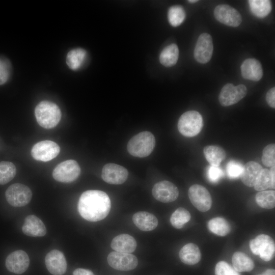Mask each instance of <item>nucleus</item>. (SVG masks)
<instances>
[{
  "label": "nucleus",
  "mask_w": 275,
  "mask_h": 275,
  "mask_svg": "<svg viewBox=\"0 0 275 275\" xmlns=\"http://www.w3.org/2000/svg\"><path fill=\"white\" fill-rule=\"evenodd\" d=\"M152 195L158 201L169 203L175 201L179 196L177 186L168 181H161L156 183L152 188Z\"/></svg>",
  "instance_id": "12"
},
{
  "label": "nucleus",
  "mask_w": 275,
  "mask_h": 275,
  "mask_svg": "<svg viewBox=\"0 0 275 275\" xmlns=\"http://www.w3.org/2000/svg\"><path fill=\"white\" fill-rule=\"evenodd\" d=\"M243 166L239 162L231 160L227 164V172L228 177L231 179H236L240 177L242 172Z\"/></svg>",
  "instance_id": "38"
},
{
  "label": "nucleus",
  "mask_w": 275,
  "mask_h": 275,
  "mask_svg": "<svg viewBox=\"0 0 275 275\" xmlns=\"http://www.w3.org/2000/svg\"><path fill=\"white\" fill-rule=\"evenodd\" d=\"M22 230L25 235L32 237H41L46 233L44 224L34 215H30L25 218Z\"/></svg>",
  "instance_id": "19"
},
{
  "label": "nucleus",
  "mask_w": 275,
  "mask_h": 275,
  "mask_svg": "<svg viewBox=\"0 0 275 275\" xmlns=\"http://www.w3.org/2000/svg\"><path fill=\"white\" fill-rule=\"evenodd\" d=\"M107 262L112 268L121 271L132 270L138 264V259L134 255L116 251L112 252L108 254Z\"/></svg>",
  "instance_id": "10"
},
{
  "label": "nucleus",
  "mask_w": 275,
  "mask_h": 275,
  "mask_svg": "<svg viewBox=\"0 0 275 275\" xmlns=\"http://www.w3.org/2000/svg\"><path fill=\"white\" fill-rule=\"evenodd\" d=\"M262 161L266 167H271L275 163V145H267L263 150Z\"/></svg>",
  "instance_id": "35"
},
{
  "label": "nucleus",
  "mask_w": 275,
  "mask_h": 275,
  "mask_svg": "<svg viewBox=\"0 0 275 275\" xmlns=\"http://www.w3.org/2000/svg\"><path fill=\"white\" fill-rule=\"evenodd\" d=\"M203 152L206 160L213 166L219 167L226 156L225 150L217 146H207Z\"/></svg>",
  "instance_id": "24"
},
{
  "label": "nucleus",
  "mask_w": 275,
  "mask_h": 275,
  "mask_svg": "<svg viewBox=\"0 0 275 275\" xmlns=\"http://www.w3.org/2000/svg\"><path fill=\"white\" fill-rule=\"evenodd\" d=\"M30 259L23 251L17 250L11 253L6 260L7 269L16 274L24 272L29 267Z\"/></svg>",
  "instance_id": "16"
},
{
  "label": "nucleus",
  "mask_w": 275,
  "mask_h": 275,
  "mask_svg": "<svg viewBox=\"0 0 275 275\" xmlns=\"http://www.w3.org/2000/svg\"><path fill=\"white\" fill-rule=\"evenodd\" d=\"M270 172L271 178V187L272 188H274V176H275V166L274 165L271 167Z\"/></svg>",
  "instance_id": "42"
},
{
  "label": "nucleus",
  "mask_w": 275,
  "mask_h": 275,
  "mask_svg": "<svg viewBox=\"0 0 275 275\" xmlns=\"http://www.w3.org/2000/svg\"><path fill=\"white\" fill-rule=\"evenodd\" d=\"M47 269L53 275H63L67 269V262L64 254L60 251L53 250L45 258Z\"/></svg>",
  "instance_id": "17"
},
{
  "label": "nucleus",
  "mask_w": 275,
  "mask_h": 275,
  "mask_svg": "<svg viewBox=\"0 0 275 275\" xmlns=\"http://www.w3.org/2000/svg\"><path fill=\"white\" fill-rule=\"evenodd\" d=\"M186 13L183 8L181 6L171 7L168 11V18L169 23L173 26L180 25L184 20Z\"/></svg>",
  "instance_id": "33"
},
{
  "label": "nucleus",
  "mask_w": 275,
  "mask_h": 275,
  "mask_svg": "<svg viewBox=\"0 0 275 275\" xmlns=\"http://www.w3.org/2000/svg\"><path fill=\"white\" fill-rule=\"evenodd\" d=\"M178 57V47L176 44L173 43L167 46L162 50L159 56V61L166 67H171L176 64Z\"/></svg>",
  "instance_id": "26"
},
{
  "label": "nucleus",
  "mask_w": 275,
  "mask_h": 275,
  "mask_svg": "<svg viewBox=\"0 0 275 275\" xmlns=\"http://www.w3.org/2000/svg\"><path fill=\"white\" fill-rule=\"evenodd\" d=\"M136 245V240L132 236L122 234L113 238L111 246L116 252L131 253L135 251Z\"/></svg>",
  "instance_id": "21"
},
{
  "label": "nucleus",
  "mask_w": 275,
  "mask_h": 275,
  "mask_svg": "<svg viewBox=\"0 0 275 275\" xmlns=\"http://www.w3.org/2000/svg\"><path fill=\"white\" fill-rule=\"evenodd\" d=\"M60 147L51 141H43L34 145L31 150V155L37 160L48 161L55 158L60 153Z\"/></svg>",
  "instance_id": "11"
},
{
  "label": "nucleus",
  "mask_w": 275,
  "mask_h": 275,
  "mask_svg": "<svg viewBox=\"0 0 275 275\" xmlns=\"http://www.w3.org/2000/svg\"><path fill=\"white\" fill-rule=\"evenodd\" d=\"M203 126L201 114L196 111L183 113L179 118L178 129L180 133L186 137H193L200 133Z\"/></svg>",
  "instance_id": "4"
},
{
  "label": "nucleus",
  "mask_w": 275,
  "mask_h": 275,
  "mask_svg": "<svg viewBox=\"0 0 275 275\" xmlns=\"http://www.w3.org/2000/svg\"><path fill=\"white\" fill-rule=\"evenodd\" d=\"M266 100L268 104L271 107H275V88L273 87L268 91L266 95Z\"/></svg>",
  "instance_id": "40"
},
{
  "label": "nucleus",
  "mask_w": 275,
  "mask_h": 275,
  "mask_svg": "<svg viewBox=\"0 0 275 275\" xmlns=\"http://www.w3.org/2000/svg\"><path fill=\"white\" fill-rule=\"evenodd\" d=\"M242 77L246 79L259 81L263 76V70L261 63L255 59H247L243 61L240 67Z\"/></svg>",
  "instance_id": "18"
},
{
  "label": "nucleus",
  "mask_w": 275,
  "mask_h": 275,
  "mask_svg": "<svg viewBox=\"0 0 275 275\" xmlns=\"http://www.w3.org/2000/svg\"><path fill=\"white\" fill-rule=\"evenodd\" d=\"M155 145L153 134L149 131H143L133 136L128 142L127 149L133 156L145 157L153 151Z\"/></svg>",
  "instance_id": "3"
},
{
  "label": "nucleus",
  "mask_w": 275,
  "mask_h": 275,
  "mask_svg": "<svg viewBox=\"0 0 275 275\" xmlns=\"http://www.w3.org/2000/svg\"><path fill=\"white\" fill-rule=\"evenodd\" d=\"M263 169L258 163L250 161L246 162L243 167L242 172L240 176L243 183L247 186H254L256 179Z\"/></svg>",
  "instance_id": "22"
},
{
  "label": "nucleus",
  "mask_w": 275,
  "mask_h": 275,
  "mask_svg": "<svg viewBox=\"0 0 275 275\" xmlns=\"http://www.w3.org/2000/svg\"><path fill=\"white\" fill-rule=\"evenodd\" d=\"M73 275H95L93 272L89 269L84 268H77L73 272Z\"/></svg>",
  "instance_id": "41"
},
{
  "label": "nucleus",
  "mask_w": 275,
  "mask_h": 275,
  "mask_svg": "<svg viewBox=\"0 0 275 275\" xmlns=\"http://www.w3.org/2000/svg\"><path fill=\"white\" fill-rule=\"evenodd\" d=\"M257 204L261 207L265 209H272L275 206L274 190H263L256 195Z\"/></svg>",
  "instance_id": "30"
},
{
  "label": "nucleus",
  "mask_w": 275,
  "mask_h": 275,
  "mask_svg": "<svg viewBox=\"0 0 275 275\" xmlns=\"http://www.w3.org/2000/svg\"><path fill=\"white\" fill-rule=\"evenodd\" d=\"M111 207L108 196L104 191L89 190L80 196L77 209L81 216L92 222H98L105 218Z\"/></svg>",
  "instance_id": "1"
},
{
  "label": "nucleus",
  "mask_w": 275,
  "mask_h": 275,
  "mask_svg": "<svg viewBox=\"0 0 275 275\" xmlns=\"http://www.w3.org/2000/svg\"><path fill=\"white\" fill-rule=\"evenodd\" d=\"M80 168L74 160H67L61 162L53 170L52 176L54 180L63 182L70 183L79 176Z\"/></svg>",
  "instance_id": "6"
},
{
  "label": "nucleus",
  "mask_w": 275,
  "mask_h": 275,
  "mask_svg": "<svg viewBox=\"0 0 275 275\" xmlns=\"http://www.w3.org/2000/svg\"><path fill=\"white\" fill-rule=\"evenodd\" d=\"M188 195L192 204L199 211L206 212L212 205V199L208 190L204 186L194 184L188 191Z\"/></svg>",
  "instance_id": "9"
},
{
  "label": "nucleus",
  "mask_w": 275,
  "mask_h": 275,
  "mask_svg": "<svg viewBox=\"0 0 275 275\" xmlns=\"http://www.w3.org/2000/svg\"><path fill=\"white\" fill-rule=\"evenodd\" d=\"M250 8L253 14L258 17L268 15L272 9V5L268 0H249Z\"/></svg>",
  "instance_id": "29"
},
{
  "label": "nucleus",
  "mask_w": 275,
  "mask_h": 275,
  "mask_svg": "<svg viewBox=\"0 0 275 275\" xmlns=\"http://www.w3.org/2000/svg\"><path fill=\"white\" fill-rule=\"evenodd\" d=\"M233 268L238 272L250 271L254 267L253 261L245 254L235 252L232 258Z\"/></svg>",
  "instance_id": "25"
},
{
  "label": "nucleus",
  "mask_w": 275,
  "mask_h": 275,
  "mask_svg": "<svg viewBox=\"0 0 275 275\" xmlns=\"http://www.w3.org/2000/svg\"><path fill=\"white\" fill-rule=\"evenodd\" d=\"M87 57L86 51L80 48L70 50L66 57V63L68 66L73 70L79 69L83 65Z\"/></svg>",
  "instance_id": "27"
},
{
  "label": "nucleus",
  "mask_w": 275,
  "mask_h": 275,
  "mask_svg": "<svg viewBox=\"0 0 275 275\" xmlns=\"http://www.w3.org/2000/svg\"><path fill=\"white\" fill-rule=\"evenodd\" d=\"M247 92V89L244 85L235 86L232 84L228 83L222 88L218 96V100L222 106H228L239 102L245 96Z\"/></svg>",
  "instance_id": "8"
},
{
  "label": "nucleus",
  "mask_w": 275,
  "mask_h": 275,
  "mask_svg": "<svg viewBox=\"0 0 275 275\" xmlns=\"http://www.w3.org/2000/svg\"><path fill=\"white\" fill-rule=\"evenodd\" d=\"M132 221L134 225L141 230L150 231L158 225V219L153 214L146 211H140L134 214Z\"/></svg>",
  "instance_id": "20"
},
{
  "label": "nucleus",
  "mask_w": 275,
  "mask_h": 275,
  "mask_svg": "<svg viewBox=\"0 0 275 275\" xmlns=\"http://www.w3.org/2000/svg\"><path fill=\"white\" fill-rule=\"evenodd\" d=\"M128 172L123 166L109 163L104 165L102 169V179L111 184H121L126 181Z\"/></svg>",
  "instance_id": "15"
},
{
  "label": "nucleus",
  "mask_w": 275,
  "mask_h": 275,
  "mask_svg": "<svg viewBox=\"0 0 275 275\" xmlns=\"http://www.w3.org/2000/svg\"><path fill=\"white\" fill-rule=\"evenodd\" d=\"M198 1H197V0H190V1H188V2L190 3H195L196 2H197Z\"/></svg>",
  "instance_id": "44"
},
{
  "label": "nucleus",
  "mask_w": 275,
  "mask_h": 275,
  "mask_svg": "<svg viewBox=\"0 0 275 275\" xmlns=\"http://www.w3.org/2000/svg\"><path fill=\"white\" fill-rule=\"evenodd\" d=\"M191 218L189 211L183 207L177 208L172 214L170 222L176 229H181Z\"/></svg>",
  "instance_id": "31"
},
{
  "label": "nucleus",
  "mask_w": 275,
  "mask_h": 275,
  "mask_svg": "<svg viewBox=\"0 0 275 275\" xmlns=\"http://www.w3.org/2000/svg\"><path fill=\"white\" fill-rule=\"evenodd\" d=\"M11 66L6 58L0 57V85L6 83L11 74Z\"/></svg>",
  "instance_id": "36"
},
{
  "label": "nucleus",
  "mask_w": 275,
  "mask_h": 275,
  "mask_svg": "<svg viewBox=\"0 0 275 275\" xmlns=\"http://www.w3.org/2000/svg\"><path fill=\"white\" fill-rule=\"evenodd\" d=\"M215 19L226 25L237 27L242 21L240 13L234 8L227 5H219L214 10Z\"/></svg>",
  "instance_id": "14"
},
{
  "label": "nucleus",
  "mask_w": 275,
  "mask_h": 275,
  "mask_svg": "<svg viewBox=\"0 0 275 275\" xmlns=\"http://www.w3.org/2000/svg\"><path fill=\"white\" fill-rule=\"evenodd\" d=\"M16 169L11 162L3 161L0 162V184H5L15 177Z\"/></svg>",
  "instance_id": "32"
},
{
  "label": "nucleus",
  "mask_w": 275,
  "mask_h": 275,
  "mask_svg": "<svg viewBox=\"0 0 275 275\" xmlns=\"http://www.w3.org/2000/svg\"><path fill=\"white\" fill-rule=\"evenodd\" d=\"M213 49L211 36L205 33L201 34L195 45L194 52L195 59L200 63H208L212 57Z\"/></svg>",
  "instance_id": "13"
},
{
  "label": "nucleus",
  "mask_w": 275,
  "mask_h": 275,
  "mask_svg": "<svg viewBox=\"0 0 275 275\" xmlns=\"http://www.w3.org/2000/svg\"><path fill=\"white\" fill-rule=\"evenodd\" d=\"M179 256L181 261L185 264L193 265L201 259V253L198 246L193 243L184 245L180 250Z\"/></svg>",
  "instance_id": "23"
},
{
  "label": "nucleus",
  "mask_w": 275,
  "mask_h": 275,
  "mask_svg": "<svg viewBox=\"0 0 275 275\" xmlns=\"http://www.w3.org/2000/svg\"><path fill=\"white\" fill-rule=\"evenodd\" d=\"M252 252L259 255L265 261L271 260L274 254L275 244L271 237L265 234H260L250 241Z\"/></svg>",
  "instance_id": "5"
},
{
  "label": "nucleus",
  "mask_w": 275,
  "mask_h": 275,
  "mask_svg": "<svg viewBox=\"0 0 275 275\" xmlns=\"http://www.w3.org/2000/svg\"><path fill=\"white\" fill-rule=\"evenodd\" d=\"M215 275H240L229 264L225 261L218 262L215 267Z\"/></svg>",
  "instance_id": "37"
},
{
  "label": "nucleus",
  "mask_w": 275,
  "mask_h": 275,
  "mask_svg": "<svg viewBox=\"0 0 275 275\" xmlns=\"http://www.w3.org/2000/svg\"><path fill=\"white\" fill-rule=\"evenodd\" d=\"M207 174L208 180L212 183L218 182L224 176V172L219 167L211 165L208 168Z\"/></svg>",
  "instance_id": "39"
},
{
  "label": "nucleus",
  "mask_w": 275,
  "mask_h": 275,
  "mask_svg": "<svg viewBox=\"0 0 275 275\" xmlns=\"http://www.w3.org/2000/svg\"><path fill=\"white\" fill-rule=\"evenodd\" d=\"M271 183L270 171L267 169H263L259 174L254 187L256 190L263 191L271 187Z\"/></svg>",
  "instance_id": "34"
},
{
  "label": "nucleus",
  "mask_w": 275,
  "mask_h": 275,
  "mask_svg": "<svg viewBox=\"0 0 275 275\" xmlns=\"http://www.w3.org/2000/svg\"><path fill=\"white\" fill-rule=\"evenodd\" d=\"M5 196L11 205L19 207L27 205L31 201L32 193L28 186L20 183H15L7 188Z\"/></svg>",
  "instance_id": "7"
},
{
  "label": "nucleus",
  "mask_w": 275,
  "mask_h": 275,
  "mask_svg": "<svg viewBox=\"0 0 275 275\" xmlns=\"http://www.w3.org/2000/svg\"><path fill=\"white\" fill-rule=\"evenodd\" d=\"M207 227L212 233L221 236L227 235L231 229L229 223L226 219L220 217L209 220Z\"/></svg>",
  "instance_id": "28"
},
{
  "label": "nucleus",
  "mask_w": 275,
  "mask_h": 275,
  "mask_svg": "<svg viewBox=\"0 0 275 275\" xmlns=\"http://www.w3.org/2000/svg\"><path fill=\"white\" fill-rule=\"evenodd\" d=\"M259 275H275V270L273 269H268L262 274Z\"/></svg>",
  "instance_id": "43"
},
{
  "label": "nucleus",
  "mask_w": 275,
  "mask_h": 275,
  "mask_svg": "<svg viewBox=\"0 0 275 275\" xmlns=\"http://www.w3.org/2000/svg\"><path fill=\"white\" fill-rule=\"evenodd\" d=\"M35 115L38 123L45 129L56 126L61 118L59 106L49 101H42L38 103L35 109Z\"/></svg>",
  "instance_id": "2"
}]
</instances>
